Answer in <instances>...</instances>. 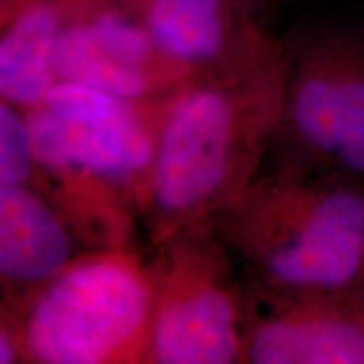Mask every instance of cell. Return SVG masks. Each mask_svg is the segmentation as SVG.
<instances>
[{
  "mask_svg": "<svg viewBox=\"0 0 364 364\" xmlns=\"http://www.w3.org/2000/svg\"><path fill=\"white\" fill-rule=\"evenodd\" d=\"M211 78L182 83L161 124L144 199L161 241L243 196L263 135L279 122L289 56L268 44Z\"/></svg>",
  "mask_w": 364,
  "mask_h": 364,
  "instance_id": "6da1fadb",
  "label": "cell"
},
{
  "mask_svg": "<svg viewBox=\"0 0 364 364\" xmlns=\"http://www.w3.org/2000/svg\"><path fill=\"white\" fill-rule=\"evenodd\" d=\"M230 209L228 240L273 292L364 302L361 179L289 171Z\"/></svg>",
  "mask_w": 364,
  "mask_h": 364,
  "instance_id": "7a4b0ae2",
  "label": "cell"
},
{
  "mask_svg": "<svg viewBox=\"0 0 364 364\" xmlns=\"http://www.w3.org/2000/svg\"><path fill=\"white\" fill-rule=\"evenodd\" d=\"M156 290V277L125 253L75 258L31 292L14 332L22 356L41 364L144 361Z\"/></svg>",
  "mask_w": 364,
  "mask_h": 364,
  "instance_id": "3957f363",
  "label": "cell"
},
{
  "mask_svg": "<svg viewBox=\"0 0 364 364\" xmlns=\"http://www.w3.org/2000/svg\"><path fill=\"white\" fill-rule=\"evenodd\" d=\"M26 117L38 167L56 179L97 189L142 182L145 189L157 129H150L136 102L56 81Z\"/></svg>",
  "mask_w": 364,
  "mask_h": 364,
  "instance_id": "277c9868",
  "label": "cell"
},
{
  "mask_svg": "<svg viewBox=\"0 0 364 364\" xmlns=\"http://www.w3.org/2000/svg\"><path fill=\"white\" fill-rule=\"evenodd\" d=\"M280 118L306 156L364 181V39L324 31L302 41L289 56Z\"/></svg>",
  "mask_w": 364,
  "mask_h": 364,
  "instance_id": "5b68a950",
  "label": "cell"
},
{
  "mask_svg": "<svg viewBox=\"0 0 364 364\" xmlns=\"http://www.w3.org/2000/svg\"><path fill=\"white\" fill-rule=\"evenodd\" d=\"M220 255L184 252L156 277L144 361L230 364L245 353V314Z\"/></svg>",
  "mask_w": 364,
  "mask_h": 364,
  "instance_id": "8992f818",
  "label": "cell"
},
{
  "mask_svg": "<svg viewBox=\"0 0 364 364\" xmlns=\"http://www.w3.org/2000/svg\"><path fill=\"white\" fill-rule=\"evenodd\" d=\"M65 21L53 54L58 81L140 103L191 76L159 51L129 0H61Z\"/></svg>",
  "mask_w": 364,
  "mask_h": 364,
  "instance_id": "52a82bcc",
  "label": "cell"
},
{
  "mask_svg": "<svg viewBox=\"0 0 364 364\" xmlns=\"http://www.w3.org/2000/svg\"><path fill=\"white\" fill-rule=\"evenodd\" d=\"M245 361L364 364V302L275 294L267 312L245 322Z\"/></svg>",
  "mask_w": 364,
  "mask_h": 364,
  "instance_id": "ba28073f",
  "label": "cell"
},
{
  "mask_svg": "<svg viewBox=\"0 0 364 364\" xmlns=\"http://www.w3.org/2000/svg\"><path fill=\"white\" fill-rule=\"evenodd\" d=\"M129 2L159 51L186 76L233 66L267 44L245 19L240 0Z\"/></svg>",
  "mask_w": 364,
  "mask_h": 364,
  "instance_id": "9c48e42d",
  "label": "cell"
},
{
  "mask_svg": "<svg viewBox=\"0 0 364 364\" xmlns=\"http://www.w3.org/2000/svg\"><path fill=\"white\" fill-rule=\"evenodd\" d=\"M75 260L70 231L36 191L0 186V275L17 289L36 290Z\"/></svg>",
  "mask_w": 364,
  "mask_h": 364,
  "instance_id": "30bf717a",
  "label": "cell"
},
{
  "mask_svg": "<svg viewBox=\"0 0 364 364\" xmlns=\"http://www.w3.org/2000/svg\"><path fill=\"white\" fill-rule=\"evenodd\" d=\"M65 21L61 0H2L0 93L2 102L29 110L56 83L53 54Z\"/></svg>",
  "mask_w": 364,
  "mask_h": 364,
  "instance_id": "8fae6325",
  "label": "cell"
},
{
  "mask_svg": "<svg viewBox=\"0 0 364 364\" xmlns=\"http://www.w3.org/2000/svg\"><path fill=\"white\" fill-rule=\"evenodd\" d=\"M38 159L27 117L21 108L0 105V186H22L33 177Z\"/></svg>",
  "mask_w": 364,
  "mask_h": 364,
  "instance_id": "7c38bea8",
  "label": "cell"
},
{
  "mask_svg": "<svg viewBox=\"0 0 364 364\" xmlns=\"http://www.w3.org/2000/svg\"><path fill=\"white\" fill-rule=\"evenodd\" d=\"M21 356V346L14 331L2 327V332H0V364H12Z\"/></svg>",
  "mask_w": 364,
  "mask_h": 364,
  "instance_id": "4fadbf2b",
  "label": "cell"
}]
</instances>
